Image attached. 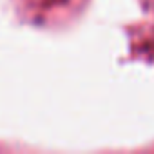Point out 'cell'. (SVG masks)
<instances>
[]
</instances>
